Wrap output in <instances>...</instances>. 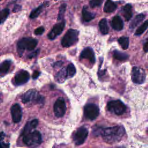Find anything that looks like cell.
Listing matches in <instances>:
<instances>
[{
    "label": "cell",
    "mask_w": 148,
    "mask_h": 148,
    "mask_svg": "<svg viewBox=\"0 0 148 148\" xmlns=\"http://www.w3.org/2000/svg\"><path fill=\"white\" fill-rule=\"evenodd\" d=\"M125 134V130L121 125H115L102 129L101 134L105 142L112 144L120 141Z\"/></svg>",
    "instance_id": "obj_1"
},
{
    "label": "cell",
    "mask_w": 148,
    "mask_h": 148,
    "mask_svg": "<svg viewBox=\"0 0 148 148\" xmlns=\"http://www.w3.org/2000/svg\"><path fill=\"white\" fill-rule=\"evenodd\" d=\"M23 140L28 146L35 147L39 145L42 142V136L38 131H34L24 135Z\"/></svg>",
    "instance_id": "obj_2"
},
{
    "label": "cell",
    "mask_w": 148,
    "mask_h": 148,
    "mask_svg": "<svg viewBox=\"0 0 148 148\" xmlns=\"http://www.w3.org/2000/svg\"><path fill=\"white\" fill-rule=\"evenodd\" d=\"M79 32L75 29H69L63 36L61 45L63 47H68L74 45L77 40Z\"/></svg>",
    "instance_id": "obj_3"
},
{
    "label": "cell",
    "mask_w": 148,
    "mask_h": 148,
    "mask_svg": "<svg viewBox=\"0 0 148 148\" xmlns=\"http://www.w3.org/2000/svg\"><path fill=\"white\" fill-rule=\"evenodd\" d=\"M107 108L109 112L118 116L123 114L126 110L125 105L120 100L109 101L107 104Z\"/></svg>",
    "instance_id": "obj_4"
},
{
    "label": "cell",
    "mask_w": 148,
    "mask_h": 148,
    "mask_svg": "<svg viewBox=\"0 0 148 148\" xmlns=\"http://www.w3.org/2000/svg\"><path fill=\"white\" fill-rule=\"evenodd\" d=\"M44 98L39 95L35 90H29L25 92L21 97V101L23 103H27L30 102L42 103Z\"/></svg>",
    "instance_id": "obj_5"
},
{
    "label": "cell",
    "mask_w": 148,
    "mask_h": 148,
    "mask_svg": "<svg viewBox=\"0 0 148 148\" xmlns=\"http://www.w3.org/2000/svg\"><path fill=\"white\" fill-rule=\"evenodd\" d=\"M38 44V41L32 38H24L20 40L17 43V48L19 51L24 50H32Z\"/></svg>",
    "instance_id": "obj_6"
},
{
    "label": "cell",
    "mask_w": 148,
    "mask_h": 148,
    "mask_svg": "<svg viewBox=\"0 0 148 148\" xmlns=\"http://www.w3.org/2000/svg\"><path fill=\"white\" fill-rule=\"evenodd\" d=\"M88 135V130L84 127L79 128L73 134L72 138L76 145L83 144Z\"/></svg>",
    "instance_id": "obj_7"
},
{
    "label": "cell",
    "mask_w": 148,
    "mask_h": 148,
    "mask_svg": "<svg viewBox=\"0 0 148 148\" xmlns=\"http://www.w3.org/2000/svg\"><path fill=\"white\" fill-rule=\"evenodd\" d=\"M84 115L86 117L90 120L95 119L99 113L98 107L94 103H88L84 106Z\"/></svg>",
    "instance_id": "obj_8"
},
{
    "label": "cell",
    "mask_w": 148,
    "mask_h": 148,
    "mask_svg": "<svg viewBox=\"0 0 148 148\" xmlns=\"http://www.w3.org/2000/svg\"><path fill=\"white\" fill-rule=\"evenodd\" d=\"M132 80L136 84H142L146 79V74L142 68L134 66L132 69Z\"/></svg>",
    "instance_id": "obj_9"
},
{
    "label": "cell",
    "mask_w": 148,
    "mask_h": 148,
    "mask_svg": "<svg viewBox=\"0 0 148 148\" xmlns=\"http://www.w3.org/2000/svg\"><path fill=\"white\" fill-rule=\"evenodd\" d=\"M66 106L65 102L63 98H58L54 105V112L56 116L57 117H62L65 113Z\"/></svg>",
    "instance_id": "obj_10"
},
{
    "label": "cell",
    "mask_w": 148,
    "mask_h": 148,
    "mask_svg": "<svg viewBox=\"0 0 148 148\" xmlns=\"http://www.w3.org/2000/svg\"><path fill=\"white\" fill-rule=\"evenodd\" d=\"M29 79V74L26 71H21L17 73L14 79L16 85H21L27 83Z\"/></svg>",
    "instance_id": "obj_11"
},
{
    "label": "cell",
    "mask_w": 148,
    "mask_h": 148,
    "mask_svg": "<svg viewBox=\"0 0 148 148\" xmlns=\"http://www.w3.org/2000/svg\"><path fill=\"white\" fill-rule=\"evenodd\" d=\"M10 110L13 121L15 123L20 122L22 117V111L19 104L15 103L13 105Z\"/></svg>",
    "instance_id": "obj_12"
},
{
    "label": "cell",
    "mask_w": 148,
    "mask_h": 148,
    "mask_svg": "<svg viewBox=\"0 0 148 148\" xmlns=\"http://www.w3.org/2000/svg\"><path fill=\"white\" fill-rule=\"evenodd\" d=\"M65 27V22L61 21L57 24H56L54 27L52 28L51 31L48 34V38L51 39L53 40L55 39L58 35H60L62 32L63 31V29Z\"/></svg>",
    "instance_id": "obj_13"
},
{
    "label": "cell",
    "mask_w": 148,
    "mask_h": 148,
    "mask_svg": "<svg viewBox=\"0 0 148 148\" xmlns=\"http://www.w3.org/2000/svg\"><path fill=\"white\" fill-rule=\"evenodd\" d=\"M80 58H86L89 60L91 63L94 64L95 61V54L94 53L93 50L90 47H86L85 48L81 53Z\"/></svg>",
    "instance_id": "obj_14"
},
{
    "label": "cell",
    "mask_w": 148,
    "mask_h": 148,
    "mask_svg": "<svg viewBox=\"0 0 148 148\" xmlns=\"http://www.w3.org/2000/svg\"><path fill=\"white\" fill-rule=\"evenodd\" d=\"M111 25L115 30L121 31L124 27V23L119 16H115L112 20Z\"/></svg>",
    "instance_id": "obj_15"
},
{
    "label": "cell",
    "mask_w": 148,
    "mask_h": 148,
    "mask_svg": "<svg viewBox=\"0 0 148 148\" xmlns=\"http://www.w3.org/2000/svg\"><path fill=\"white\" fill-rule=\"evenodd\" d=\"M38 124V119H34L30 121H28L26 125H25L24 130L23 131L22 134L23 135H26L31 132V131L35 128Z\"/></svg>",
    "instance_id": "obj_16"
},
{
    "label": "cell",
    "mask_w": 148,
    "mask_h": 148,
    "mask_svg": "<svg viewBox=\"0 0 148 148\" xmlns=\"http://www.w3.org/2000/svg\"><path fill=\"white\" fill-rule=\"evenodd\" d=\"M117 8L116 4L111 0H108L104 6L103 11L106 13H111L116 10Z\"/></svg>",
    "instance_id": "obj_17"
},
{
    "label": "cell",
    "mask_w": 148,
    "mask_h": 148,
    "mask_svg": "<svg viewBox=\"0 0 148 148\" xmlns=\"http://www.w3.org/2000/svg\"><path fill=\"white\" fill-rule=\"evenodd\" d=\"M123 16L126 21L130 20L132 16V6L130 4L125 5L123 8Z\"/></svg>",
    "instance_id": "obj_18"
},
{
    "label": "cell",
    "mask_w": 148,
    "mask_h": 148,
    "mask_svg": "<svg viewBox=\"0 0 148 148\" xmlns=\"http://www.w3.org/2000/svg\"><path fill=\"white\" fill-rule=\"evenodd\" d=\"M10 65L11 62L9 60L4 61L0 64V76H3L8 72L10 67Z\"/></svg>",
    "instance_id": "obj_19"
},
{
    "label": "cell",
    "mask_w": 148,
    "mask_h": 148,
    "mask_svg": "<svg viewBox=\"0 0 148 148\" xmlns=\"http://www.w3.org/2000/svg\"><path fill=\"white\" fill-rule=\"evenodd\" d=\"M67 78L66 69L62 68L56 75L55 79L58 83H63Z\"/></svg>",
    "instance_id": "obj_20"
},
{
    "label": "cell",
    "mask_w": 148,
    "mask_h": 148,
    "mask_svg": "<svg viewBox=\"0 0 148 148\" xmlns=\"http://www.w3.org/2000/svg\"><path fill=\"white\" fill-rule=\"evenodd\" d=\"M82 16H83V18L85 21H90L91 20H92L94 17L95 14L89 11L87 9V8L84 6L82 10Z\"/></svg>",
    "instance_id": "obj_21"
},
{
    "label": "cell",
    "mask_w": 148,
    "mask_h": 148,
    "mask_svg": "<svg viewBox=\"0 0 148 148\" xmlns=\"http://www.w3.org/2000/svg\"><path fill=\"white\" fill-rule=\"evenodd\" d=\"M145 18V15L143 14H138L135 17V18L131 21L130 24V28H135L138 24H139Z\"/></svg>",
    "instance_id": "obj_22"
},
{
    "label": "cell",
    "mask_w": 148,
    "mask_h": 148,
    "mask_svg": "<svg viewBox=\"0 0 148 148\" xmlns=\"http://www.w3.org/2000/svg\"><path fill=\"white\" fill-rule=\"evenodd\" d=\"M99 27L100 31L102 34H107L109 32V27L108 25L107 20L106 18L102 19L99 23Z\"/></svg>",
    "instance_id": "obj_23"
},
{
    "label": "cell",
    "mask_w": 148,
    "mask_h": 148,
    "mask_svg": "<svg viewBox=\"0 0 148 148\" xmlns=\"http://www.w3.org/2000/svg\"><path fill=\"white\" fill-rule=\"evenodd\" d=\"M113 57L118 60L123 61L128 59L129 56L125 53H123L118 50H114L113 51Z\"/></svg>",
    "instance_id": "obj_24"
},
{
    "label": "cell",
    "mask_w": 148,
    "mask_h": 148,
    "mask_svg": "<svg viewBox=\"0 0 148 148\" xmlns=\"http://www.w3.org/2000/svg\"><path fill=\"white\" fill-rule=\"evenodd\" d=\"M118 42L123 49H127L129 46V38L126 36H122L118 39Z\"/></svg>",
    "instance_id": "obj_25"
},
{
    "label": "cell",
    "mask_w": 148,
    "mask_h": 148,
    "mask_svg": "<svg viewBox=\"0 0 148 148\" xmlns=\"http://www.w3.org/2000/svg\"><path fill=\"white\" fill-rule=\"evenodd\" d=\"M66 71L67 78L73 77L76 73V69L74 65L73 64H69L66 69Z\"/></svg>",
    "instance_id": "obj_26"
},
{
    "label": "cell",
    "mask_w": 148,
    "mask_h": 148,
    "mask_svg": "<svg viewBox=\"0 0 148 148\" xmlns=\"http://www.w3.org/2000/svg\"><path fill=\"white\" fill-rule=\"evenodd\" d=\"M147 27H148V20H146L140 26H139L138 28V29L135 31V35H140L145 32V31L147 28Z\"/></svg>",
    "instance_id": "obj_27"
},
{
    "label": "cell",
    "mask_w": 148,
    "mask_h": 148,
    "mask_svg": "<svg viewBox=\"0 0 148 148\" xmlns=\"http://www.w3.org/2000/svg\"><path fill=\"white\" fill-rule=\"evenodd\" d=\"M43 8V5H42L39 6V7H38L37 8L34 9L31 12V13L29 15V17L31 18H35L37 17L39 15V14L41 13Z\"/></svg>",
    "instance_id": "obj_28"
},
{
    "label": "cell",
    "mask_w": 148,
    "mask_h": 148,
    "mask_svg": "<svg viewBox=\"0 0 148 148\" xmlns=\"http://www.w3.org/2000/svg\"><path fill=\"white\" fill-rule=\"evenodd\" d=\"M9 14V10L8 9H5L0 11V24L3 23L7 18Z\"/></svg>",
    "instance_id": "obj_29"
},
{
    "label": "cell",
    "mask_w": 148,
    "mask_h": 148,
    "mask_svg": "<svg viewBox=\"0 0 148 148\" xmlns=\"http://www.w3.org/2000/svg\"><path fill=\"white\" fill-rule=\"evenodd\" d=\"M65 9H66V4L64 3L60 6L59 9V12L58 14V18H57V20L58 21H60L63 18L65 12Z\"/></svg>",
    "instance_id": "obj_30"
},
{
    "label": "cell",
    "mask_w": 148,
    "mask_h": 148,
    "mask_svg": "<svg viewBox=\"0 0 148 148\" xmlns=\"http://www.w3.org/2000/svg\"><path fill=\"white\" fill-rule=\"evenodd\" d=\"M103 0H90V5L92 8L99 6L102 3Z\"/></svg>",
    "instance_id": "obj_31"
},
{
    "label": "cell",
    "mask_w": 148,
    "mask_h": 148,
    "mask_svg": "<svg viewBox=\"0 0 148 148\" xmlns=\"http://www.w3.org/2000/svg\"><path fill=\"white\" fill-rule=\"evenodd\" d=\"M44 31H45V29L43 27H39L35 29L34 33L36 35H42L44 32Z\"/></svg>",
    "instance_id": "obj_32"
},
{
    "label": "cell",
    "mask_w": 148,
    "mask_h": 148,
    "mask_svg": "<svg viewBox=\"0 0 148 148\" xmlns=\"http://www.w3.org/2000/svg\"><path fill=\"white\" fill-rule=\"evenodd\" d=\"M3 139H0V148H9L10 146V143L4 142Z\"/></svg>",
    "instance_id": "obj_33"
},
{
    "label": "cell",
    "mask_w": 148,
    "mask_h": 148,
    "mask_svg": "<svg viewBox=\"0 0 148 148\" xmlns=\"http://www.w3.org/2000/svg\"><path fill=\"white\" fill-rule=\"evenodd\" d=\"M39 50H36L35 51H34V52H33L32 53L30 54L28 56V57L29 58H34V57H36V56L38 55V53H39Z\"/></svg>",
    "instance_id": "obj_34"
},
{
    "label": "cell",
    "mask_w": 148,
    "mask_h": 148,
    "mask_svg": "<svg viewBox=\"0 0 148 148\" xmlns=\"http://www.w3.org/2000/svg\"><path fill=\"white\" fill-rule=\"evenodd\" d=\"M39 75H40V72L39 71H34V72L32 74V78L34 79H37Z\"/></svg>",
    "instance_id": "obj_35"
},
{
    "label": "cell",
    "mask_w": 148,
    "mask_h": 148,
    "mask_svg": "<svg viewBox=\"0 0 148 148\" xmlns=\"http://www.w3.org/2000/svg\"><path fill=\"white\" fill-rule=\"evenodd\" d=\"M143 50L145 52L148 51V39L146 40V42L143 45Z\"/></svg>",
    "instance_id": "obj_36"
},
{
    "label": "cell",
    "mask_w": 148,
    "mask_h": 148,
    "mask_svg": "<svg viewBox=\"0 0 148 148\" xmlns=\"http://www.w3.org/2000/svg\"><path fill=\"white\" fill-rule=\"evenodd\" d=\"M20 8H21V7H20V6H18V5H16V6L14 7V9H13V12H17L18 10H19Z\"/></svg>",
    "instance_id": "obj_37"
},
{
    "label": "cell",
    "mask_w": 148,
    "mask_h": 148,
    "mask_svg": "<svg viewBox=\"0 0 148 148\" xmlns=\"http://www.w3.org/2000/svg\"><path fill=\"white\" fill-rule=\"evenodd\" d=\"M5 136V134L3 132H0V139H3Z\"/></svg>",
    "instance_id": "obj_38"
},
{
    "label": "cell",
    "mask_w": 148,
    "mask_h": 148,
    "mask_svg": "<svg viewBox=\"0 0 148 148\" xmlns=\"http://www.w3.org/2000/svg\"><path fill=\"white\" fill-rule=\"evenodd\" d=\"M2 94L0 93V102L2 101Z\"/></svg>",
    "instance_id": "obj_39"
}]
</instances>
